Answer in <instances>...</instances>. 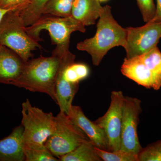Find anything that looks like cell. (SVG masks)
<instances>
[{"label":"cell","instance_id":"cell-23","mask_svg":"<svg viewBox=\"0 0 161 161\" xmlns=\"http://www.w3.org/2000/svg\"><path fill=\"white\" fill-rule=\"evenodd\" d=\"M30 0H0V8L9 10L24 9L28 5Z\"/></svg>","mask_w":161,"mask_h":161},{"label":"cell","instance_id":"cell-26","mask_svg":"<svg viewBox=\"0 0 161 161\" xmlns=\"http://www.w3.org/2000/svg\"><path fill=\"white\" fill-rule=\"evenodd\" d=\"M98 1L101 3V2H106V1H108V0H98Z\"/></svg>","mask_w":161,"mask_h":161},{"label":"cell","instance_id":"cell-6","mask_svg":"<svg viewBox=\"0 0 161 161\" xmlns=\"http://www.w3.org/2000/svg\"><path fill=\"white\" fill-rule=\"evenodd\" d=\"M88 141H91L69 115L60 111L54 116L53 131L45 146L53 155L59 159Z\"/></svg>","mask_w":161,"mask_h":161},{"label":"cell","instance_id":"cell-18","mask_svg":"<svg viewBox=\"0 0 161 161\" xmlns=\"http://www.w3.org/2000/svg\"><path fill=\"white\" fill-rule=\"evenodd\" d=\"M74 1L49 0L43 9V14L53 15L61 17L72 16V8Z\"/></svg>","mask_w":161,"mask_h":161},{"label":"cell","instance_id":"cell-7","mask_svg":"<svg viewBox=\"0 0 161 161\" xmlns=\"http://www.w3.org/2000/svg\"><path fill=\"white\" fill-rule=\"evenodd\" d=\"M142 111L141 100L125 96L119 150L138 154L142 148L137 133Z\"/></svg>","mask_w":161,"mask_h":161},{"label":"cell","instance_id":"cell-12","mask_svg":"<svg viewBox=\"0 0 161 161\" xmlns=\"http://www.w3.org/2000/svg\"><path fill=\"white\" fill-rule=\"evenodd\" d=\"M25 64L15 52L0 44V84L13 85L22 74Z\"/></svg>","mask_w":161,"mask_h":161},{"label":"cell","instance_id":"cell-16","mask_svg":"<svg viewBox=\"0 0 161 161\" xmlns=\"http://www.w3.org/2000/svg\"><path fill=\"white\" fill-rule=\"evenodd\" d=\"M49 0H30L27 6L19 12L25 26L36 23L43 14V9Z\"/></svg>","mask_w":161,"mask_h":161},{"label":"cell","instance_id":"cell-5","mask_svg":"<svg viewBox=\"0 0 161 161\" xmlns=\"http://www.w3.org/2000/svg\"><path fill=\"white\" fill-rule=\"evenodd\" d=\"M20 11L9 10L3 17L0 23V44L15 52L26 63L33 57V51L42 47L26 31Z\"/></svg>","mask_w":161,"mask_h":161},{"label":"cell","instance_id":"cell-9","mask_svg":"<svg viewBox=\"0 0 161 161\" xmlns=\"http://www.w3.org/2000/svg\"><path fill=\"white\" fill-rule=\"evenodd\" d=\"M125 97L122 91H112L108 111L104 115L94 121L105 132L108 140L110 151L120 149Z\"/></svg>","mask_w":161,"mask_h":161},{"label":"cell","instance_id":"cell-20","mask_svg":"<svg viewBox=\"0 0 161 161\" xmlns=\"http://www.w3.org/2000/svg\"><path fill=\"white\" fill-rule=\"evenodd\" d=\"M23 153L25 156V161H58L56 157L48 149H26L23 148Z\"/></svg>","mask_w":161,"mask_h":161},{"label":"cell","instance_id":"cell-2","mask_svg":"<svg viewBox=\"0 0 161 161\" xmlns=\"http://www.w3.org/2000/svg\"><path fill=\"white\" fill-rule=\"evenodd\" d=\"M60 60V56L53 53L50 57L40 56L29 60L13 86L31 92L45 93L57 104L55 83Z\"/></svg>","mask_w":161,"mask_h":161},{"label":"cell","instance_id":"cell-14","mask_svg":"<svg viewBox=\"0 0 161 161\" xmlns=\"http://www.w3.org/2000/svg\"><path fill=\"white\" fill-rule=\"evenodd\" d=\"M102 7L98 0H75L71 16L84 26L94 25Z\"/></svg>","mask_w":161,"mask_h":161},{"label":"cell","instance_id":"cell-21","mask_svg":"<svg viewBox=\"0 0 161 161\" xmlns=\"http://www.w3.org/2000/svg\"><path fill=\"white\" fill-rule=\"evenodd\" d=\"M139 161H161V140L142 148Z\"/></svg>","mask_w":161,"mask_h":161},{"label":"cell","instance_id":"cell-19","mask_svg":"<svg viewBox=\"0 0 161 161\" xmlns=\"http://www.w3.org/2000/svg\"><path fill=\"white\" fill-rule=\"evenodd\" d=\"M95 150L103 161H139L138 154L120 150L108 151L95 147Z\"/></svg>","mask_w":161,"mask_h":161},{"label":"cell","instance_id":"cell-25","mask_svg":"<svg viewBox=\"0 0 161 161\" xmlns=\"http://www.w3.org/2000/svg\"><path fill=\"white\" fill-rule=\"evenodd\" d=\"M9 9H2V8H0V23H1V21H2V19L5 14H6L7 12L9 11Z\"/></svg>","mask_w":161,"mask_h":161},{"label":"cell","instance_id":"cell-24","mask_svg":"<svg viewBox=\"0 0 161 161\" xmlns=\"http://www.w3.org/2000/svg\"><path fill=\"white\" fill-rule=\"evenodd\" d=\"M156 1L157 6L156 7L155 16L153 19L151 20V21L153 22L161 21V0H156Z\"/></svg>","mask_w":161,"mask_h":161},{"label":"cell","instance_id":"cell-15","mask_svg":"<svg viewBox=\"0 0 161 161\" xmlns=\"http://www.w3.org/2000/svg\"><path fill=\"white\" fill-rule=\"evenodd\" d=\"M61 161H103L91 141L84 142L69 153L60 157Z\"/></svg>","mask_w":161,"mask_h":161},{"label":"cell","instance_id":"cell-8","mask_svg":"<svg viewBox=\"0 0 161 161\" xmlns=\"http://www.w3.org/2000/svg\"><path fill=\"white\" fill-rule=\"evenodd\" d=\"M126 42L124 47L128 59L150 51L157 46L161 38V21H150L140 27L126 28Z\"/></svg>","mask_w":161,"mask_h":161},{"label":"cell","instance_id":"cell-17","mask_svg":"<svg viewBox=\"0 0 161 161\" xmlns=\"http://www.w3.org/2000/svg\"><path fill=\"white\" fill-rule=\"evenodd\" d=\"M138 57L153 73L161 86V53L158 47H155Z\"/></svg>","mask_w":161,"mask_h":161},{"label":"cell","instance_id":"cell-13","mask_svg":"<svg viewBox=\"0 0 161 161\" xmlns=\"http://www.w3.org/2000/svg\"><path fill=\"white\" fill-rule=\"evenodd\" d=\"M22 125L15 127L8 136L0 140V161H25Z\"/></svg>","mask_w":161,"mask_h":161},{"label":"cell","instance_id":"cell-1","mask_svg":"<svg viewBox=\"0 0 161 161\" xmlns=\"http://www.w3.org/2000/svg\"><path fill=\"white\" fill-rule=\"evenodd\" d=\"M97 24V31L93 37L77 44L79 50L88 53L92 63L98 66L110 49L115 47H124L126 42L127 31L118 24L112 16L109 6L102 7Z\"/></svg>","mask_w":161,"mask_h":161},{"label":"cell","instance_id":"cell-11","mask_svg":"<svg viewBox=\"0 0 161 161\" xmlns=\"http://www.w3.org/2000/svg\"><path fill=\"white\" fill-rule=\"evenodd\" d=\"M69 115L86 134L95 147L110 151L108 140L104 131L94 121L89 119L80 107L72 105Z\"/></svg>","mask_w":161,"mask_h":161},{"label":"cell","instance_id":"cell-3","mask_svg":"<svg viewBox=\"0 0 161 161\" xmlns=\"http://www.w3.org/2000/svg\"><path fill=\"white\" fill-rule=\"evenodd\" d=\"M21 125L23 127V149H42L54 128V116L52 112L33 106L29 99L22 103Z\"/></svg>","mask_w":161,"mask_h":161},{"label":"cell","instance_id":"cell-10","mask_svg":"<svg viewBox=\"0 0 161 161\" xmlns=\"http://www.w3.org/2000/svg\"><path fill=\"white\" fill-rule=\"evenodd\" d=\"M121 72L124 76L146 88L158 91L161 87L153 73L138 56L125 58Z\"/></svg>","mask_w":161,"mask_h":161},{"label":"cell","instance_id":"cell-4","mask_svg":"<svg viewBox=\"0 0 161 161\" xmlns=\"http://www.w3.org/2000/svg\"><path fill=\"white\" fill-rule=\"evenodd\" d=\"M26 31L33 39L39 42L40 32L49 33L52 43L56 44L55 50L60 52L69 50L70 38L75 31H86L85 26L72 16L61 17L51 14H43L34 24L26 26Z\"/></svg>","mask_w":161,"mask_h":161},{"label":"cell","instance_id":"cell-22","mask_svg":"<svg viewBox=\"0 0 161 161\" xmlns=\"http://www.w3.org/2000/svg\"><path fill=\"white\" fill-rule=\"evenodd\" d=\"M137 5L145 23L150 22L154 18L156 6L153 0H136Z\"/></svg>","mask_w":161,"mask_h":161}]
</instances>
